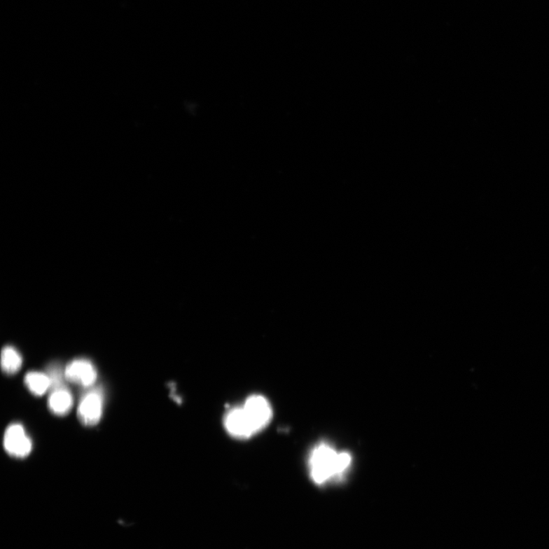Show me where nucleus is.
<instances>
[{
	"instance_id": "obj_9",
	"label": "nucleus",
	"mask_w": 549,
	"mask_h": 549,
	"mask_svg": "<svg viewBox=\"0 0 549 549\" xmlns=\"http://www.w3.org/2000/svg\"><path fill=\"white\" fill-rule=\"evenodd\" d=\"M22 365V358L19 352L12 347H6L2 350L1 366L7 375L19 372Z\"/></svg>"
},
{
	"instance_id": "obj_2",
	"label": "nucleus",
	"mask_w": 549,
	"mask_h": 549,
	"mask_svg": "<svg viewBox=\"0 0 549 549\" xmlns=\"http://www.w3.org/2000/svg\"><path fill=\"white\" fill-rule=\"evenodd\" d=\"M242 407L255 433L262 431L271 422L272 408L265 397L254 394L246 398Z\"/></svg>"
},
{
	"instance_id": "obj_5",
	"label": "nucleus",
	"mask_w": 549,
	"mask_h": 549,
	"mask_svg": "<svg viewBox=\"0 0 549 549\" xmlns=\"http://www.w3.org/2000/svg\"><path fill=\"white\" fill-rule=\"evenodd\" d=\"M64 377L70 382L88 388L96 382L97 371L89 360L75 359L67 366Z\"/></svg>"
},
{
	"instance_id": "obj_3",
	"label": "nucleus",
	"mask_w": 549,
	"mask_h": 549,
	"mask_svg": "<svg viewBox=\"0 0 549 549\" xmlns=\"http://www.w3.org/2000/svg\"><path fill=\"white\" fill-rule=\"evenodd\" d=\"M4 445L8 454L15 458H25L32 449V440L20 424H13L6 429Z\"/></svg>"
},
{
	"instance_id": "obj_6",
	"label": "nucleus",
	"mask_w": 549,
	"mask_h": 549,
	"mask_svg": "<svg viewBox=\"0 0 549 549\" xmlns=\"http://www.w3.org/2000/svg\"><path fill=\"white\" fill-rule=\"evenodd\" d=\"M224 423L227 432L235 438L246 440L256 434L242 406L230 409Z\"/></svg>"
},
{
	"instance_id": "obj_1",
	"label": "nucleus",
	"mask_w": 549,
	"mask_h": 549,
	"mask_svg": "<svg viewBox=\"0 0 549 549\" xmlns=\"http://www.w3.org/2000/svg\"><path fill=\"white\" fill-rule=\"evenodd\" d=\"M351 463L349 453L339 452L326 443L317 444L308 460L312 482L319 486L340 482L347 473Z\"/></svg>"
},
{
	"instance_id": "obj_4",
	"label": "nucleus",
	"mask_w": 549,
	"mask_h": 549,
	"mask_svg": "<svg viewBox=\"0 0 549 549\" xmlns=\"http://www.w3.org/2000/svg\"><path fill=\"white\" fill-rule=\"evenodd\" d=\"M102 409V394L100 390L94 389L85 394L81 399L77 415L84 426H92L100 422Z\"/></svg>"
},
{
	"instance_id": "obj_8",
	"label": "nucleus",
	"mask_w": 549,
	"mask_h": 549,
	"mask_svg": "<svg viewBox=\"0 0 549 549\" xmlns=\"http://www.w3.org/2000/svg\"><path fill=\"white\" fill-rule=\"evenodd\" d=\"M25 384L36 396H42L51 387L48 375L39 372H30L25 375Z\"/></svg>"
},
{
	"instance_id": "obj_7",
	"label": "nucleus",
	"mask_w": 549,
	"mask_h": 549,
	"mask_svg": "<svg viewBox=\"0 0 549 549\" xmlns=\"http://www.w3.org/2000/svg\"><path fill=\"white\" fill-rule=\"evenodd\" d=\"M74 405V398L70 391L65 387L54 389L51 392L48 407L57 416H64L70 412Z\"/></svg>"
}]
</instances>
